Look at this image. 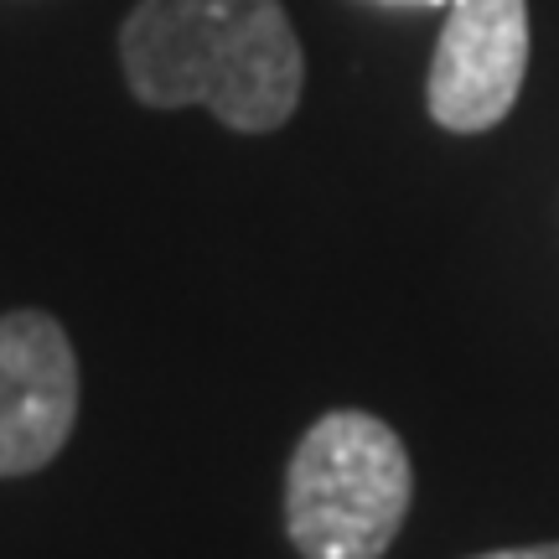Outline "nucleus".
Segmentation results:
<instances>
[{
    "instance_id": "nucleus-1",
    "label": "nucleus",
    "mask_w": 559,
    "mask_h": 559,
    "mask_svg": "<svg viewBox=\"0 0 559 559\" xmlns=\"http://www.w3.org/2000/svg\"><path fill=\"white\" fill-rule=\"evenodd\" d=\"M120 58L140 104H207L239 135L280 130L306 83L280 0H140L120 32Z\"/></svg>"
},
{
    "instance_id": "nucleus-2",
    "label": "nucleus",
    "mask_w": 559,
    "mask_h": 559,
    "mask_svg": "<svg viewBox=\"0 0 559 559\" xmlns=\"http://www.w3.org/2000/svg\"><path fill=\"white\" fill-rule=\"evenodd\" d=\"M415 498L404 440L379 415L332 409L300 436L285 528L306 559H383Z\"/></svg>"
},
{
    "instance_id": "nucleus-3",
    "label": "nucleus",
    "mask_w": 559,
    "mask_h": 559,
    "mask_svg": "<svg viewBox=\"0 0 559 559\" xmlns=\"http://www.w3.org/2000/svg\"><path fill=\"white\" fill-rule=\"evenodd\" d=\"M528 73V5L523 0H451L430 62V115L456 135H477L513 109Z\"/></svg>"
},
{
    "instance_id": "nucleus-4",
    "label": "nucleus",
    "mask_w": 559,
    "mask_h": 559,
    "mask_svg": "<svg viewBox=\"0 0 559 559\" xmlns=\"http://www.w3.org/2000/svg\"><path fill=\"white\" fill-rule=\"evenodd\" d=\"M79 419V362L47 311L0 317V477L58 456Z\"/></svg>"
},
{
    "instance_id": "nucleus-5",
    "label": "nucleus",
    "mask_w": 559,
    "mask_h": 559,
    "mask_svg": "<svg viewBox=\"0 0 559 559\" xmlns=\"http://www.w3.org/2000/svg\"><path fill=\"white\" fill-rule=\"evenodd\" d=\"M477 559H559V544H534V549H492Z\"/></svg>"
},
{
    "instance_id": "nucleus-6",
    "label": "nucleus",
    "mask_w": 559,
    "mask_h": 559,
    "mask_svg": "<svg viewBox=\"0 0 559 559\" xmlns=\"http://www.w3.org/2000/svg\"><path fill=\"white\" fill-rule=\"evenodd\" d=\"M415 5H451V0H415Z\"/></svg>"
}]
</instances>
